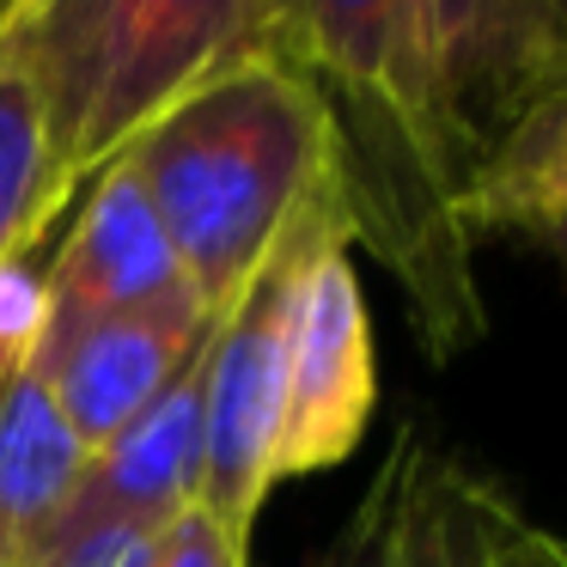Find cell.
Returning <instances> with one entry per match:
<instances>
[{
    "label": "cell",
    "mask_w": 567,
    "mask_h": 567,
    "mask_svg": "<svg viewBox=\"0 0 567 567\" xmlns=\"http://www.w3.org/2000/svg\"><path fill=\"white\" fill-rule=\"evenodd\" d=\"M306 74L336 128L348 245L396 281L433 367L488 336L476 245L457 226L464 165L433 92L415 0H306Z\"/></svg>",
    "instance_id": "obj_1"
},
{
    "label": "cell",
    "mask_w": 567,
    "mask_h": 567,
    "mask_svg": "<svg viewBox=\"0 0 567 567\" xmlns=\"http://www.w3.org/2000/svg\"><path fill=\"white\" fill-rule=\"evenodd\" d=\"M184 287L214 323L287 233L336 189V128L306 62H257L202 86L128 147Z\"/></svg>",
    "instance_id": "obj_2"
},
{
    "label": "cell",
    "mask_w": 567,
    "mask_h": 567,
    "mask_svg": "<svg viewBox=\"0 0 567 567\" xmlns=\"http://www.w3.org/2000/svg\"><path fill=\"white\" fill-rule=\"evenodd\" d=\"M0 43L43 104L62 184L80 189L202 86L306 62V0H13Z\"/></svg>",
    "instance_id": "obj_3"
},
{
    "label": "cell",
    "mask_w": 567,
    "mask_h": 567,
    "mask_svg": "<svg viewBox=\"0 0 567 567\" xmlns=\"http://www.w3.org/2000/svg\"><path fill=\"white\" fill-rule=\"evenodd\" d=\"M323 245H348L342 196L311 208L293 233L275 245L257 281L238 306L214 323L208 367H202V476L196 506L214 513L233 537L250 543L262 501L275 494V445H281L287 403V336H293V299L311 257Z\"/></svg>",
    "instance_id": "obj_4"
},
{
    "label": "cell",
    "mask_w": 567,
    "mask_h": 567,
    "mask_svg": "<svg viewBox=\"0 0 567 567\" xmlns=\"http://www.w3.org/2000/svg\"><path fill=\"white\" fill-rule=\"evenodd\" d=\"M372 409H379V354H372L367 287L354 275V250L323 245L293 299L275 482L348 464Z\"/></svg>",
    "instance_id": "obj_5"
},
{
    "label": "cell",
    "mask_w": 567,
    "mask_h": 567,
    "mask_svg": "<svg viewBox=\"0 0 567 567\" xmlns=\"http://www.w3.org/2000/svg\"><path fill=\"white\" fill-rule=\"evenodd\" d=\"M518 506L470 457L403 427L360 494L330 567H494Z\"/></svg>",
    "instance_id": "obj_6"
},
{
    "label": "cell",
    "mask_w": 567,
    "mask_h": 567,
    "mask_svg": "<svg viewBox=\"0 0 567 567\" xmlns=\"http://www.w3.org/2000/svg\"><path fill=\"white\" fill-rule=\"evenodd\" d=\"M177 287H184V269L172 257V238H165L159 214H153L141 172L123 153V159H111L92 177L74 226L62 233L50 269H43L38 348H55V342H68V336L92 330L104 318L153 306V299L177 293Z\"/></svg>",
    "instance_id": "obj_7"
},
{
    "label": "cell",
    "mask_w": 567,
    "mask_h": 567,
    "mask_svg": "<svg viewBox=\"0 0 567 567\" xmlns=\"http://www.w3.org/2000/svg\"><path fill=\"white\" fill-rule=\"evenodd\" d=\"M208 336H214V318L202 311V299L189 287H177L153 306H135L55 348H38L31 367L43 372L68 433L92 457L208 348Z\"/></svg>",
    "instance_id": "obj_8"
},
{
    "label": "cell",
    "mask_w": 567,
    "mask_h": 567,
    "mask_svg": "<svg viewBox=\"0 0 567 567\" xmlns=\"http://www.w3.org/2000/svg\"><path fill=\"white\" fill-rule=\"evenodd\" d=\"M415 19L445 135L470 177V165L513 123L525 92L561 50L549 0H415Z\"/></svg>",
    "instance_id": "obj_9"
},
{
    "label": "cell",
    "mask_w": 567,
    "mask_h": 567,
    "mask_svg": "<svg viewBox=\"0 0 567 567\" xmlns=\"http://www.w3.org/2000/svg\"><path fill=\"white\" fill-rule=\"evenodd\" d=\"M457 226L470 245L518 238L567 269V43L549 55L513 123L470 165L457 189Z\"/></svg>",
    "instance_id": "obj_10"
},
{
    "label": "cell",
    "mask_w": 567,
    "mask_h": 567,
    "mask_svg": "<svg viewBox=\"0 0 567 567\" xmlns=\"http://www.w3.org/2000/svg\"><path fill=\"white\" fill-rule=\"evenodd\" d=\"M208 354V348H202ZM189 360L116 440H104L86 457L74 494H68L62 525H104V518H128V525H172L184 506H196V476H202V367Z\"/></svg>",
    "instance_id": "obj_11"
},
{
    "label": "cell",
    "mask_w": 567,
    "mask_h": 567,
    "mask_svg": "<svg viewBox=\"0 0 567 567\" xmlns=\"http://www.w3.org/2000/svg\"><path fill=\"white\" fill-rule=\"evenodd\" d=\"M80 470L86 445L68 433L43 372L25 360L0 391V567H38Z\"/></svg>",
    "instance_id": "obj_12"
},
{
    "label": "cell",
    "mask_w": 567,
    "mask_h": 567,
    "mask_svg": "<svg viewBox=\"0 0 567 567\" xmlns=\"http://www.w3.org/2000/svg\"><path fill=\"white\" fill-rule=\"evenodd\" d=\"M74 189L62 184L50 128H43V104L31 92L25 68L13 62V50L0 43V262L31 257L43 245L62 202Z\"/></svg>",
    "instance_id": "obj_13"
},
{
    "label": "cell",
    "mask_w": 567,
    "mask_h": 567,
    "mask_svg": "<svg viewBox=\"0 0 567 567\" xmlns=\"http://www.w3.org/2000/svg\"><path fill=\"white\" fill-rule=\"evenodd\" d=\"M165 525H128V518H104V525H62L50 530L38 567H153Z\"/></svg>",
    "instance_id": "obj_14"
},
{
    "label": "cell",
    "mask_w": 567,
    "mask_h": 567,
    "mask_svg": "<svg viewBox=\"0 0 567 567\" xmlns=\"http://www.w3.org/2000/svg\"><path fill=\"white\" fill-rule=\"evenodd\" d=\"M38 336H43V269H31V257H13L0 262V391L31 360Z\"/></svg>",
    "instance_id": "obj_15"
},
{
    "label": "cell",
    "mask_w": 567,
    "mask_h": 567,
    "mask_svg": "<svg viewBox=\"0 0 567 567\" xmlns=\"http://www.w3.org/2000/svg\"><path fill=\"white\" fill-rule=\"evenodd\" d=\"M153 567H250V543L233 537L214 513L184 506V513L159 530V555H153Z\"/></svg>",
    "instance_id": "obj_16"
},
{
    "label": "cell",
    "mask_w": 567,
    "mask_h": 567,
    "mask_svg": "<svg viewBox=\"0 0 567 567\" xmlns=\"http://www.w3.org/2000/svg\"><path fill=\"white\" fill-rule=\"evenodd\" d=\"M494 567H537V549H530V518H518L513 530H506L501 555H494Z\"/></svg>",
    "instance_id": "obj_17"
},
{
    "label": "cell",
    "mask_w": 567,
    "mask_h": 567,
    "mask_svg": "<svg viewBox=\"0 0 567 567\" xmlns=\"http://www.w3.org/2000/svg\"><path fill=\"white\" fill-rule=\"evenodd\" d=\"M530 549H537V567H567V537L530 525Z\"/></svg>",
    "instance_id": "obj_18"
},
{
    "label": "cell",
    "mask_w": 567,
    "mask_h": 567,
    "mask_svg": "<svg viewBox=\"0 0 567 567\" xmlns=\"http://www.w3.org/2000/svg\"><path fill=\"white\" fill-rule=\"evenodd\" d=\"M549 19H555V38L567 43V0H549Z\"/></svg>",
    "instance_id": "obj_19"
},
{
    "label": "cell",
    "mask_w": 567,
    "mask_h": 567,
    "mask_svg": "<svg viewBox=\"0 0 567 567\" xmlns=\"http://www.w3.org/2000/svg\"><path fill=\"white\" fill-rule=\"evenodd\" d=\"M7 7H13V0H0V13H7Z\"/></svg>",
    "instance_id": "obj_20"
}]
</instances>
